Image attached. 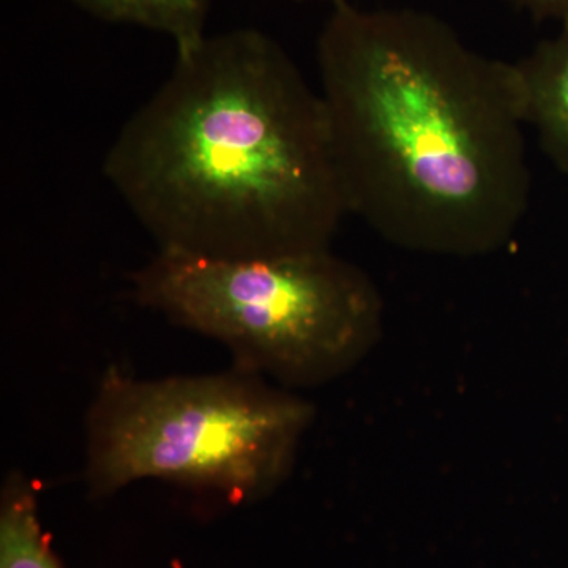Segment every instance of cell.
Instances as JSON below:
<instances>
[{
  "label": "cell",
  "instance_id": "obj_1",
  "mask_svg": "<svg viewBox=\"0 0 568 568\" xmlns=\"http://www.w3.org/2000/svg\"><path fill=\"white\" fill-rule=\"evenodd\" d=\"M317 67L347 213L436 256H484L514 239L532 186L515 62L424 11L338 0Z\"/></svg>",
  "mask_w": 568,
  "mask_h": 568
},
{
  "label": "cell",
  "instance_id": "obj_2",
  "mask_svg": "<svg viewBox=\"0 0 568 568\" xmlns=\"http://www.w3.org/2000/svg\"><path fill=\"white\" fill-rule=\"evenodd\" d=\"M103 170L159 250L192 256L328 250L347 213L323 97L257 29L178 54Z\"/></svg>",
  "mask_w": 568,
  "mask_h": 568
},
{
  "label": "cell",
  "instance_id": "obj_3",
  "mask_svg": "<svg viewBox=\"0 0 568 568\" xmlns=\"http://www.w3.org/2000/svg\"><path fill=\"white\" fill-rule=\"evenodd\" d=\"M313 420L304 396L235 365L156 379L110 366L85 413L82 480L93 499L160 480L256 503L290 478Z\"/></svg>",
  "mask_w": 568,
  "mask_h": 568
},
{
  "label": "cell",
  "instance_id": "obj_4",
  "mask_svg": "<svg viewBox=\"0 0 568 568\" xmlns=\"http://www.w3.org/2000/svg\"><path fill=\"white\" fill-rule=\"evenodd\" d=\"M132 291L136 304L290 390L353 372L384 331L375 282L331 248L245 261L159 250L134 272Z\"/></svg>",
  "mask_w": 568,
  "mask_h": 568
},
{
  "label": "cell",
  "instance_id": "obj_5",
  "mask_svg": "<svg viewBox=\"0 0 568 568\" xmlns=\"http://www.w3.org/2000/svg\"><path fill=\"white\" fill-rule=\"evenodd\" d=\"M515 67L521 81L526 125L534 126L548 159L568 175V21Z\"/></svg>",
  "mask_w": 568,
  "mask_h": 568
},
{
  "label": "cell",
  "instance_id": "obj_6",
  "mask_svg": "<svg viewBox=\"0 0 568 568\" xmlns=\"http://www.w3.org/2000/svg\"><path fill=\"white\" fill-rule=\"evenodd\" d=\"M0 568H62L41 528L36 481L20 469L0 489Z\"/></svg>",
  "mask_w": 568,
  "mask_h": 568
},
{
  "label": "cell",
  "instance_id": "obj_7",
  "mask_svg": "<svg viewBox=\"0 0 568 568\" xmlns=\"http://www.w3.org/2000/svg\"><path fill=\"white\" fill-rule=\"evenodd\" d=\"M92 17L114 24L138 26L173 39L185 54L205 39L211 0H70Z\"/></svg>",
  "mask_w": 568,
  "mask_h": 568
},
{
  "label": "cell",
  "instance_id": "obj_8",
  "mask_svg": "<svg viewBox=\"0 0 568 568\" xmlns=\"http://www.w3.org/2000/svg\"><path fill=\"white\" fill-rule=\"evenodd\" d=\"M537 21L555 20L559 24L568 21V0H515Z\"/></svg>",
  "mask_w": 568,
  "mask_h": 568
},
{
  "label": "cell",
  "instance_id": "obj_9",
  "mask_svg": "<svg viewBox=\"0 0 568 568\" xmlns=\"http://www.w3.org/2000/svg\"><path fill=\"white\" fill-rule=\"evenodd\" d=\"M297 2H308V0H297ZM324 2H331L332 6H334V3L338 2V0H324Z\"/></svg>",
  "mask_w": 568,
  "mask_h": 568
}]
</instances>
